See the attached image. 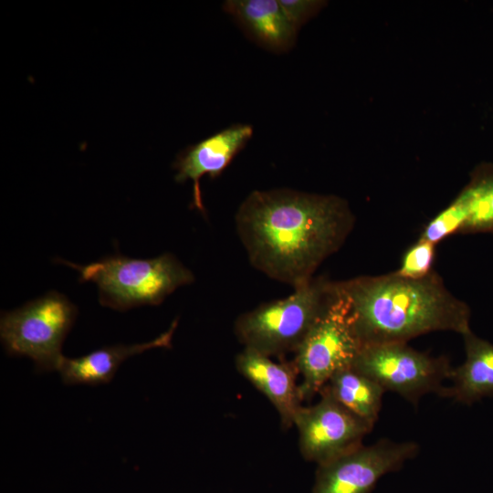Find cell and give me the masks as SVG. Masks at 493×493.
I'll return each instance as SVG.
<instances>
[{
  "label": "cell",
  "instance_id": "cell-1",
  "mask_svg": "<svg viewBox=\"0 0 493 493\" xmlns=\"http://www.w3.org/2000/svg\"><path fill=\"white\" fill-rule=\"evenodd\" d=\"M235 220L252 267L295 288L342 246L354 217L339 196L278 188L250 193Z\"/></svg>",
  "mask_w": 493,
  "mask_h": 493
},
{
  "label": "cell",
  "instance_id": "cell-2",
  "mask_svg": "<svg viewBox=\"0 0 493 493\" xmlns=\"http://www.w3.org/2000/svg\"><path fill=\"white\" fill-rule=\"evenodd\" d=\"M347 299L353 330L363 345L404 342L432 331L462 336L471 330L470 309L435 273L422 278L393 274L336 282Z\"/></svg>",
  "mask_w": 493,
  "mask_h": 493
},
{
  "label": "cell",
  "instance_id": "cell-3",
  "mask_svg": "<svg viewBox=\"0 0 493 493\" xmlns=\"http://www.w3.org/2000/svg\"><path fill=\"white\" fill-rule=\"evenodd\" d=\"M79 272L80 282H93L100 305L116 310L159 305L194 276L173 254L154 258H131L119 254L81 266L60 260Z\"/></svg>",
  "mask_w": 493,
  "mask_h": 493
},
{
  "label": "cell",
  "instance_id": "cell-4",
  "mask_svg": "<svg viewBox=\"0 0 493 493\" xmlns=\"http://www.w3.org/2000/svg\"><path fill=\"white\" fill-rule=\"evenodd\" d=\"M333 294V281L313 278L289 296L241 314L235 333L244 347L268 357L296 352Z\"/></svg>",
  "mask_w": 493,
  "mask_h": 493
},
{
  "label": "cell",
  "instance_id": "cell-5",
  "mask_svg": "<svg viewBox=\"0 0 493 493\" xmlns=\"http://www.w3.org/2000/svg\"><path fill=\"white\" fill-rule=\"evenodd\" d=\"M77 315V307L57 291L2 312L0 337L5 352L29 357L36 372L58 371L64 340Z\"/></svg>",
  "mask_w": 493,
  "mask_h": 493
},
{
  "label": "cell",
  "instance_id": "cell-6",
  "mask_svg": "<svg viewBox=\"0 0 493 493\" xmlns=\"http://www.w3.org/2000/svg\"><path fill=\"white\" fill-rule=\"evenodd\" d=\"M362 347L348 301L334 282L330 302L295 352L302 401L320 393L336 372L351 366Z\"/></svg>",
  "mask_w": 493,
  "mask_h": 493
},
{
  "label": "cell",
  "instance_id": "cell-7",
  "mask_svg": "<svg viewBox=\"0 0 493 493\" xmlns=\"http://www.w3.org/2000/svg\"><path fill=\"white\" fill-rule=\"evenodd\" d=\"M354 369L414 405L426 393L446 397L453 367L445 357H433L404 342L363 345L355 358Z\"/></svg>",
  "mask_w": 493,
  "mask_h": 493
},
{
  "label": "cell",
  "instance_id": "cell-8",
  "mask_svg": "<svg viewBox=\"0 0 493 493\" xmlns=\"http://www.w3.org/2000/svg\"><path fill=\"white\" fill-rule=\"evenodd\" d=\"M419 451L416 443L381 439L317 465L311 493H371L378 480L399 470Z\"/></svg>",
  "mask_w": 493,
  "mask_h": 493
},
{
  "label": "cell",
  "instance_id": "cell-9",
  "mask_svg": "<svg viewBox=\"0 0 493 493\" xmlns=\"http://www.w3.org/2000/svg\"><path fill=\"white\" fill-rule=\"evenodd\" d=\"M320 399L300 406L294 418L300 454L307 461L320 465L362 445L373 427L321 389Z\"/></svg>",
  "mask_w": 493,
  "mask_h": 493
},
{
  "label": "cell",
  "instance_id": "cell-10",
  "mask_svg": "<svg viewBox=\"0 0 493 493\" xmlns=\"http://www.w3.org/2000/svg\"><path fill=\"white\" fill-rule=\"evenodd\" d=\"M248 124H234L190 145L181 152L173 163L177 183L193 182V205L205 212L200 188V179L208 175L218 177L234 157L246 145L253 135Z\"/></svg>",
  "mask_w": 493,
  "mask_h": 493
},
{
  "label": "cell",
  "instance_id": "cell-11",
  "mask_svg": "<svg viewBox=\"0 0 493 493\" xmlns=\"http://www.w3.org/2000/svg\"><path fill=\"white\" fill-rule=\"evenodd\" d=\"M237 372L261 392L276 408L281 425H294V418L301 406L302 398L299 375L293 363L276 362L271 357L244 347L236 357Z\"/></svg>",
  "mask_w": 493,
  "mask_h": 493
},
{
  "label": "cell",
  "instance_id": "cell-12",
  "mask_svg": "<svg viewBox=\"0 0 493 493\" xmlns=\"http://www.w3.org/2000/svg\"><path fill=\"white\" fill-rule=\"evenodd\" d=\"M177 323V320H174L168 330L148 342L105 346L77 358L64 356L58 368L63 383L67 385L108 383L128 358L153 348H171Z\"/></svg>",
  "mask_w": 493,
  "mask_h": 493
},
{
  "label": "cell",
  "instance_id": "cell-13",
  "mask_svg": "<svg viewBox=\"0 0 493 493\" xmlns=\"http://www.w3.org/2000/svg\"><path fill=\"white\" fill-rule=\"evenodd\" d=\"M230 14L260 46L274 52L293 47L298 29L288 21L278 0H226Z\"/></svg>",
  "mask_w": 493,
  "mask_h": 493
},
{
  "label": "cell",
  "instance_id": "cell-14",
  "mask_svg": "<svg viewBox=\"0 0 493 493\" xmlns=\"http://www.w3.org/2000/svg\"><path fill=\"white\" fill-rule=\"evenodd\" d=\"M466 360L453 368L446 397L471 404L493 395V344L475 335L472 330L463 335Z\"/></svg>",
  "mask_w": 493,
  "mask_h": 493
},
{
  "label": "cell",
  "instance_id": "cell-15",
  "mask_svg": "<svg viewBox=\"0 0 493 493\" xmlns=\"http://www.w3.org/2000/svg\"><path fill=\"white\" fill-rule=\"evenodd\" d=\"M321 389L373 427L385 392L374 380L350 366L336 372Z\"/></svg>",
  "mask_w": 493,
  "mask_h": 493
},
{
  "label": "cell",
  "instance_id": "cell-16",
  "mask_svg": "<svg viewBox=\"0 0 493 493\" xmlns=\"http://www.w3.org/2000/svg\"><path fill=\"white\" fill-rule=\"evenodd\" d=\"M466 219L461 232H493V167L476 171L469 184L457 195Z\"/></svg>",
  "mask_w": 493,
  "mask_h": 493
},
{
  "label": "cell",
  "instance_id": "cell-17",
  "mask_svg": "<svg viewBox=\"0 0 493 493\" xmlns=\"http://www.w3.org/2000/svg\"><path fill=\"white\" fill-rule=\"evenodd\" d=\"M466 219L464 207L456 198L424 228L420 239L436 244L452 234L461 232Z\"/></svg>",
  "mask_w": 493,
  "mask_h": 493
},
{
  "label": "cell",
  "instance_id": "cell-18",
  "mask_svg": "<svg viewBox=\"0 0 493 493\" xmlns=\"http://www.w3.org/2000/svg\"><path fill=\"white\" fill-rule=\"evenodd\" d=\"M435 244L420 239L410 246L403 257L399 276L408 278H422L429 275L435 257Z\"/></svg>",
  "mask_w": 493,
  "mask_h": 493
},
{
  "label": "cell",
  "instance_id": "cell-19",
  "mask_svg": "<svg viewBox=\"0 0 493 493\" xmlns=\"http://www.w3.org/2000/svg\"><path fill=\"white\" fill-rule=\"evenodd\" d=\"M288 21L299 29L325 4L318 0H278Z\"/></svg>",
  "mask_w": 493,
  "mask_h": 493
}]
</instances>
